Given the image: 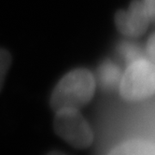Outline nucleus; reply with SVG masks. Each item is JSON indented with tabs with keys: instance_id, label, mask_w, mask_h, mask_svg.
Here are the masks:
<instances>
[{
	"instance_id": "1",
	"label": "nucleus",
	"mask_w": 155,
	"mask_h": 155,
	"mask_svg": "<svg viewBox=\"0 0 155 155\" xmlns=\"http://www.w3.org/2000/svg\"><path fill=\"white\" fill-rule=\"evenodd\" d=\"M96 80L86 68H77L66 73L55 86L51 96V107L55 112L63 108L81 110L93 99Z\"/></svg>"
},
{
	"instance_id": "2",
	"label": "nucleus",
	"mask_w": 155,
	"mask_h": 155,
	"mask_svg": "<svg viewBox=\"0 0 155 155\" xmlns=\"http://www.w3.org/2000/svg\"><path fill=\"white\" fill-rule=\"evenodd\" d=\"M119 91L127 102H139L155 94V64L143 57L129 64L121 76Z\"/></svg>"
},
{
	"instance_id": "3",
	"label": "nucleus",
	"mask_w": 155,
	"mask_h": 155,
	"mask_svg": "<svg viewBox=\"0 0 155 155\" xmlns=\"http://www.w3.org/2000/svg\"><path fill=\"white\" fill-rule=\"evenodd\" d=\"M55 133L75 149L85 150L94 142V132L81 110L63 108L55 111Z\"/></svg>"
},
{
	"instance_id": "4",
	"label": "nucleus",
	"mask_w": 155,
	"mask_h": 155,
	"mask_svg": "<svg viewBox=\"0 0 155 155\" xmlns=\"http://www.w3.org/2000/svg\"><path fill=\"white\" fill-rule=\"evenodd\" d=\"M114 21L123 35L137 38L146 32L150 20L141 0H133L127 10L120 9L115 13Z\"/></svg>"
},
{
	"instance_id": "5",
	"label": "nucleus",
	"mask_w": 155,
	"mask_h": 155,
	"mask_svg": "<svg viewBox=\"0 0 155 155\" xmlns=\"http://www.w3.org/2000/svg\"><path fill=\"white\" fill-rule=\"evenodd\" d=\"M107 155H155V144L146 139L133 138L120 143Z\"/></svg>"
},
{
	"instance_id": "6",
	"label": "nucleus",
	"mask_w": 155,
	"mask_h": 155,
	"mask_svg": "<svg viewBox=\"0 0 155 155\" xmlns=\"http://www.w3.org/2000/svg\"><path fill=\"white\" fill-rule=\"evenodd\" d=\"M121 76L123 73L119 65L110 60L104 61L98 66L97 80L104 90L112 91L117 87L119 88Z\"/></svg>"
},
{
	"instance_id": "7",
	"label": "nucleus",
	"mask_w": 155,
	"mask_h": 155,
	"mask_svg": "<svg viewBox=\"0 0 155 155\" xmlns=\"http://www.w3.org/2000/svg\"><path fill=\"white\" fill-rule=\"evenodd\" d=\"M117 51L120 56L123 58V60L127 64V65L142 57L140 47L137 44L132 41H120L117 45Z\"/></svg>"
},
{
	"instance_id": "8",
	"label": "nucleus",
	"mask_w": 155,
	"mask_h": 155,
	"mask_svg": "<svg viewBox=\"0 0 155 155\" xmlns=\"http://www.w3.org/2000/svg\"><path fill=\"white\" fill-rule=\"evenodd\" d=\"M12 64V56L10 53L4 49H0V92H1L3 84L6 79L7 73Z\"/></svg>"
},
{
	"instance_id": "9",
	"label": "nucleus",
	"mask_w": 155,
	"mask_h": 155,
	"mask_svg": "<svg viewBox=\"0 0 155 155\" xmlns=\"http://www.w3.org/2000/svg\"><path fill=\"white\" fill-rule=\"evenodd\" d=\"M146 51L150 61H151L155 64V33H153L147 41Z\"/></svg>"
},
{
	"instance_id": "10",
	"label": "nucleus",
	"mask_w": 155,
	"mask_h": 155,
	"mask_svg": "<svg viewBox=\"0 0 155 155\" xmlns=\"http://www.w3.org/2000/svg\"><path fill=\"white\" fill-rule=\"evenodd\" d=\"M141 2L147 10L150 21L155 23V0H141Z\"/></svg>"
},
{
	"instance_id": "11",
	"label": "nucleus",
	"mask_w": 155,
	"mask_h": 155,
	"mask_svg": "<svg viewBox=\"0 0 155 155\" xmlns=\"http://www.w3.org/2000/svg\"><path fill=\"white\" fill-rule=\"evenodd\" d=\"M48 155H66V154H64L63 152H59V151H51Z\"/></svg>"
}]
</instances>
